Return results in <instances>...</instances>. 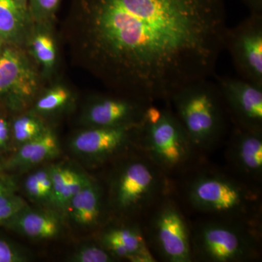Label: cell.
I'll use <instances>...</instances> for the list:
<instances>
[{"label":"cell","mask_w":262,"mask_h":262,"mask_svg":"<svg viewBox=\"0 0 262 262\" xmlns=\"http://www.w3.org/2000/svg\"><path fill=\"white\" fill-rule=\"evenodd\" d=\"M224 48L239 77L262 87V14L251 13L233 28H227Z\"/></svg>","instance_id":"obj_8"},{"label":"cell","mask_w":262,"mask_h":262,"mask_svg":"<svg viewBox=\"0 0 262 262\" xmlns=\"http://www.w3.org/2000/svg\"><path fill=\"white\" fill-rule=\"evenodd\" d=\"M9 136L8 123L3 119L0 118V146L5 145Z\"/></svg>","instance_id":"obj_30"},{"label":"cell","mask_w":262,"mask_h":262,"mask_svg":"<svg viewBox=\"0 0 262 262\" xmlns=\"http://www.w3.org/2000/svg\"><path fill=\"white\" fill-rule=\"evenodd\" d=\"M215 83L234 126L262 130V87L241 77L215 75Z\"/></svg>","instance_id":"obj_10"},{"label":"cell","mask_w":262,"mask_h":262,"mask_svg":"<svg viewBox=\"0 0 262 262\" xmlns=\"http://www.w3.org/2000/svg\"><path fill=\"white\" fill-rule=\"evenodd\" d=\"M28 207L23 198L15 195L13 191L2 194L0 195V224L8 223Z\"/></svg>","instance_id":"obj_23"},{"label":"cell","mask_w":262,"mask_h":262,"mask_svg":"<svg viewBox=\"0 0 262 262\" xmlns=\"http://www.w3.org/2000/svg\"><path fill=\"white\" fill-rule=\"evenodd\" d=\"M151 103L129 96H105L95 100L86 115L92 127H112L139 123Z\"/></svg>","instance_id":"obj_14"},{"label":"cell","mask_w":262,"mask_h":262,"mask_svg":"<svg viewBox=\"0 0 262 262\" xmlns=\"http://www.w3.org/2000/svg\"><path fill=\"white\" fill-rule=\"evenodd\" d=\"M68 209L72 220L85 227H96L103 221V192L98 182L89 178L71 200Z\"/></svg>","instance_id":"obj_15"},{"label":"cell","mask_w":262,"mask_h":262,"mask_svg":"<svg viewBox=\"0 0 262 262\" xmlns=\"http://www.w3.org/2000/svg\"><path fill=\"white\" fill-rule=\"evenodd\" d=\"M33 54L45 68H52L56 58V47L51 36L46 33L39 32L33 38Z\"/></svg>","instance_id":"obj_20"},{"label":"cell","mask_w":262,"mask_h":262,"mask_svg":"<svg viewBox=\"0 0 262 262\" xmlns=\"http://www.w3.org/2000/svg\"><path fill=\"white\" fill-rule=\"evenodd\" d=\"M208 79L186 84L166 101L201 154L220 144L229 117L218 85Z\"/></svg>","instance_id":"obj_4"},{"label":"cell","mask_w":262,"mask_h":262,"mask_svg":"<svg viewBox=\"0 0 262 262\" xmlns=\"http://www.w3.org/2000/svg\"><path fill=\"white\" fill-rule=\"evenodd\" d=\"M141 225L157 261H193L191 225L174 192L162 198L143 218Z\"/></svg>","instance_id":"obj_7"},{"label":"cell","mask_w":262,"mask_h":262,"mask_svg":"<svg viewBox=\"0 0 262 262\" xmlns=\"http://www.w3.org/2000/svg\"><path fill=\"white\" fill-rule=\"evenodd\" d=\"M13 189V184L11 182L0 179V195L5 193L12 192Z\"/></svg>","instance_id":"obj_31"},{"label":"cell","mask_w":262,"mask_h":262,"mask_svg":"<svg viewBox=\"0 0 262 262\" xmlns=\"http://www.w3.org/2000/svg\"><path fill=\"white\" fill-rule=\"evenodd\" d=\"M19 5L23 9L28 11L29 10V0H15Z\"/></svg>","instance_id":"obj_32"},{"label":"cell","mask_w":262,"mask_h":262,"mask_svg":"<svg viewBox=\"0 0 262 262\" xmlns=\"http://www.w3.org/2000/svg\"><path fill=\"white\" fill-rule=\"evenodd\" d=\"M24 261V258L20 253L3 239H0V262H20Z\"/></svg>","instance_id":"obj_28"},{"label":"cell","mask_w":262,"mask_h":262,"mask_svg":"<svg viewBox=\"0 0 262 262\" xmlns=\"http://www.w3.org/2000/svg\"><path fill=\"white\" fill-rule=\"evenodd\" d=\"M72 261L76 262H113L115 258L102 245L89 244L80 248L74 254Z\"/></svg>","instance_id":"obj_24"},{"label":"cell","mask_w":262,"mask_h":262,"mask_svg":"<svg viewBox=\"0 0 262 262\" xmlns=\"http://www.w3.org/2000/svg\"><path fill=\"white\" fill-rule=\"evenodd\" d=\"M134 155L117 165L110 182V202L117 213L141 222L174 188L172 179L140 150Z\"/></svg>","instance_id":"obj_5"},{"label":"cell","mask_w":262,"mask_h":262,"mask_svg":"<svg viewBox=\"0 0 262 262\" xmlns=\"http://www.w3.org/2000/svg\"><path fill=\"white\" fill-rule=\"evenodd\" d=\"M191 225L193 261L250 262L261 254V228L239 221L204 216Z\"/></svg>","instance_id":"obj_6"},{"label":"cell","mask_w":262,"mask_h":262,"mask_svg":"<svg viewBox=\"0 0 262 262\" xmlns=\"http://www.w3.org/2000/svg\"><path fill=\"white\" fill-rule=\"evenodd\" d=\"M58 153L59 146L56 135L46 128L40 135L21 144L11 163L13 166H29L54 158Z\"/></svg>","instance_id":"obj_16"},{"label":"cell","mask_w":262,"mask_h":262,"mask_svg":"<svg viewBox=\"0 0 262 262\" xmlns=\"http://www.w3.org/2000/svg\"><path fill=\"white\" fill-rule=\"evenodd\" d=\"M24 235L35 239H51L59 233L60 225L56 217L28 208L8 222Z\"/></svg>","instance_id":"obj_17"},{"label":"cell","mask_w":262,"mask_h":262,"mask_svg":"<svg viewBox=\"0 0 262 262\" xmlns=\"http://www.w3.org/2000/svg\"><path fill=\"white\" fill-rule=\"evenodd\" d=\"M61 0H29L32 14L39 20H48L54 16Z\"/></svg>","instance_id":"obj_25"},{"label":"cell","mask_w":262,"mask_h":262,"mask_svg":"<svg viewBox=\"0 0 262 262\" xmlns=\"http://www.w3.org/2000/svg\"><path fill=\"white\" fill-rule=\"evenodd\" d=\"M27 13L15 0H0V42H10L20 37Z\"/></svg>","instance_id":"obj_19"},{"label":"cell","mask_w":262,"mask_h":262,"mask_svg":"<svg viewBox=\"0 0 262 262\" xmlns=\"http://www.w3.org/2000/svg\"><path fill=\"white\" fill-rule=\"evenodd\" d=\"M140 124L92 127L74 138L72 149L99 163L139 151Z\"/></svg>","instance_id":"obj_9"},{"label":"cell","mask_w":262,"mask_h":262,"mask_svg":"<svg viewBox=\"0 0 262 262\" xmlns=\"http://www.w3.org/2000/svg\"><path fill=\"white\" fill-rule=\"evenodd\" d=\"M25 189L31 198L35 200H39V201L46 200L42 187H41L40 184L38 182L37 177L34 175V173L31 174L26 179Z\"/></svg>","instance_id":"obj_27"},{"label":"cell","mask_w":262,"mask_h":262,"mask_svg":"<svg viewBox=\"0 0 262 262\" xmlns=\"http://www.w3.org/2000/svg\"><path fill=\"white\" fill-rule=\"evenodd\" d=\"M38 86L37 72L24 55L13 48L0 53V94L24 103L34 96Z\"/></svg>","instance_id":"obj_12"},{"label":"cell","mask_w":262,"mask_h":262,"mask_svg":"<svg viewBox=\"0 0 262 262\" xmlns=\"http://www.w3.org/2000/svg\"><path fill=\"white\" fill-rule=\"evenodd\" d=\"M49 170L53 183V202L59 208L68 209L71 200L80 190L89 177L72 169L56 165Z\"/></svg>","instance_id":"obj_18"},{"label":"cell","mask_w":262,"mask_h":262,"mask_svg":"<svg viewBox=\"0 0 262 262\" xmlns=\"http://www.w3.org/2000/svg\"><path fill=\"white\" fill-rule=\"evenodd\" d=\"M251 14H262V0H242Z\"/></svg>","instance_id":"obj_29"},{"label":"cell","mask_w":262,"mask_h":262,"mask_svg":"<svg viewBox=\"0 0 262 262\" xmlns=\"http://www.w3.org/2000/svg\"><path fill=\"white\" fill-rule=\"evenodd\" d=\"M227 157L234 175L253 185H261L262 130L234 125Z\"/></svg>","instance_id":"obj_11"},{"label":"cell","mask_w":262,"mask_h":262,"mask_svg":"<svg viewBox=\"0 0 262 262\" xmlns=\"http://www.w3.org/2000/svg\"><path fill=\"white\" fill-rule=\"evenodd\" d=\"M180 178L183 200L193 211L261 228V188L258 186L202 163Z\"/></svg>","instance_id":"obj_2"},{"label":"cell","mask_w":262,"mask_h":262,"mask_svg":"<svg viewBox=\"0 0 262 262\" xmlns=\"http://www.w3.org/2000/svg\"><path fill=\"white\" fill-rule=\"evenodd\" d=\"M139 149L170 178L181 177L201 163L196 149L168 102L151 103L140 124Z\"/></svg>","instance_id":"obj_3"},{"label":"cell","mask_w":262,"mask_h":262,"mask_svg":"<svg viewBox=\"0 0 262 262\" xmlns=\"http://www.w3.org/2000/svg\"><path fill=\"white\" fill-rule=\"evenodd\" d=\"M46 127L37 117L25 115L19 117L13 127L15 140L22 144L40 135Z\"/></svg>","instance_id":"obj_21"},{"label":"cell","mask_w":262,"mask_h":262,"mask_svg":"<svg viewBox=\"0 0 262 262\" xmlns=\"http://www.w3.org/2000/svg\"><path fill=\"white\" fill-rule=\"evenodd\" d=\"M100 242L115 259L132 262H155L146 244L141 221L111 226L100 235Z\"/></svg>","instance_id":"obj_13"},{"label":"cell","mask_w":262,"mask_h":262,"mask_svg":"<svg viewBox=\"0 0 262 262\" xmlns=\"http://www.w3.org/2000/svg\"><path fill=\"white\" fill-rule=\"evenodd\" d=\"M40 184L46 200L53 201V183L49 169H42L34 173Z\"/></svg>","instance_id":"obj_26"},{"label":"cell","mask_w":262,"mask_h":262,"mask_svg":"<svg viewBox=\"0 0 262 262\" xmlns=\"http://www.w3.org/2000/svg\"><path fill=\"white\" fill-rule=\"evenodd\" d=\"M225 0H72L77 60L103 83L144 102L168 101L213 75L224 49Z\"/></svg>","instance_id":"obj_1"},{"label":"cell","mask_w":262,"mask_h":262,"mask_svg":"<svg viewBox=\"0 0 262 262\" xmlns=\"http://www.w3.org/2000/svg\"><path fill=\"white\" fill-rule=\"evenodd\" d=\"M69 98L68 90L61 86L53 88L38 100L36 110L40 113H51L63 106Z\"/></svg>","instance_id":"obj_22"}]
</instances>
